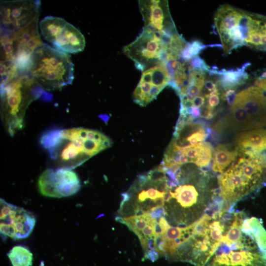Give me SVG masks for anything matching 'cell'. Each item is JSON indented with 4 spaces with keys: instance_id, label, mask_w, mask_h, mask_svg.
Listing matches in <instances>:
<instances>
[{
    "instance_id": "cell-1",
    "label": "cell",
    "mask_w": 266,
    "mask_h": 266,
    "mask_svg": "<svg viewBox=\"0 0 266 266\" xmlns=\"http://www.w3.org/2000/svg\"><path fill=\"white\" fill-rule=\"evenodd\" d=\"M233 210L224 218L219 245L204 266H266V231L262 221Z\"/></svg>"
},
{
    "instance_id": "cell-2",
    "label": "cell",
    "mask_w": 266,
    "mask_h": 266,
    "mask_svg": "<svg viewBox=\"0 0 266 266\" xmlns=\"http://www.w3.org/2000/svg\"><path fill=\"white\" fill-rule=\"evenodd\" d=\"M237 149L235 161L218 177V193L224 206L229 209L266 184V156L264 152Z\"/></svg>"
},
{
    "instance_id": "cell-3",
    "label": "cell",
    "mask_w": 266,
    "mask_h": 266,
    "mask_svg": "<svg viewBox=\"0 0 266 266\" xmlns=\"http://www.w3.org/2000/svg\"><path fill=\"white\" fill-rule=\"evenodd\" d=\"M96 132L82 128L53 129L43 134L40 142L58 168L72 169L104 149L96 139Z\"/></svg>"
},
{
    "instance_id": "cell-4",
    "label": "cell",
    "mask_w": 266,
    "mask_h": 266,
    "mask_svg": "<svg viewBox=\"0 0 266 266\" xmlns=\"http://www.w3.org/2000/svg\"><path fill=\"white\" fill-rule=\"evenodd\" d=\"M262 15L228 4L221 5L214 18V30L218 34L226 54L243 46L250 47L261 39Z\"/></svg>"
},
{
    "instance_id": "cell-5",
    "label": "cell",
    "mask_w": 266,
    "mask_h": 266,
    "mask_svg": "<svg viewBox=\"0 0 266 266\" xmlns=\"http://www.w3.org/2000/svg\"><path fill=\"white\" fill-rule=\"evenodd\" d=\"M73 66L67 54L44 44L33 53L30 72L41 89L57 91L72 83Z\"/></svg>"
},
{
    "instance_id": "cell-6",
    "label": "cell",
    "mask_w": 266,
    "mask_h": 266,
    "mask_svg": "<svg viewBox=\"0 0 266 266\" xmlns=\"http://www.w3.org/2000/svg\"><path fill=\"white\" fill-rule=\"evenodd\" d=\"M22 74L0 85L2 119L11 135L22 128L26 108L41 95V91H34L37 84L31 73Z\"/></svg>"
},
{
    "instance_id": "cell-7",
    "label": "cell",
    "mask_w": 266,
    "mask_h": 266,
    "mask_svg": "<svg viewBox=\"0 0 266 266\" xmlns=\"http://www.w3.org/2000/svg\"><path fill=\"white\" fill-rule=\"evenodd\" d=\"M229 129L247 131L266 128V94L260 88L253 86L236 95L226 117Z\"/></svg>"
},
{
    "instance_id": "cell-8",
    "label": "cell",
    "mask_w": 266,
    "mask_h": 266,
    "mask_svg": "<svg viewBox=\"0 0 266 266\" xmlns=\"http://www.w3.org/2000/svg\"><path fill=\"white\" fill-rule=\"evenodd\" d=\"M39 26L43 37L57 49L66 53H76L84 50V35L64 19L46 16L40 21Z\"/></svg>"
},
{
    "instance_id": "cell-9",
    "label": "cell",
    "mask_w": 266,
    "mask_h": 266,
    "mask_svg": "<svg viewBox=\"0 0 266 266\" xmlns=\"http://www.w3.org/2000/svg\"><path fill=\"white\" fill-rule=\"evenodd\" d=\"M35 224L33 215L24 208L0 200V233L2 237L14 240L27 238Z\"/></svg>"
},
{
    "instance_id": "cell-10",
    "label": "cell",
    "mask_w": 266,
    "mask_h": 266,
    "mask_svg": "<svg viewBox=\"0 0 266 266\" xmlns=\"http://www.w3.org/2000/svg\"><path fill=\"white\" fill-rule=\"evenodd\" d=\"M37 185L43 196L58 198L73 195L81 187L76 173L72 169L62 168L46 169L39 176Z\"/></svg>"
},
{
    "instance_id": "cell-11",
    "label": "cell",
    "mask_w": 266,
    "mask_h": 266,
    "mask_svg": "<svg viewBox=\"0 0 266 266\" xmlns=\"http://www.w3.org/2000/svg\"><path fill=\"white\" fill-rule=\"evenodd\" d=\"M40 1L10 0L0 2L1 31L15 32L39 17Z\"/></svg>"
},
{
    "instance_id": "cell-12",
    "label": "cell",
    "mask_w": 266,
    "mask_h": 266,
    "mask_svg": "<svg viewBox=\"0 0 266 266\" xmlns=\"http://www.w3.org/2000/svg\"><path fill=\"white\" fill-rule=\"evenodd\" d=\"M153 32L143 29L139 36L124 49L127 56L145 67L149 65L160 64L159 55L164 49L161 39L155 37Z\"/></svg>"
},
{
    "instance_id": "cell-13",
    "label": "cell",
    "mask_w": 266,
    "mask_h": 266,
    "mask_svg": "<svg viewBox=\"0 0 266 266\" xmlns=\"http://www.w3.org/2000/svg\"><path fill=\"white\" fill-rule=\"evenodd\" d=\"M251 65L246 63L240 68L236 69H221L218 70L216 66L210 68L208 73L210 76H217L216 84L224 90L234 89L244 84L248 78V74L245 69Z\"/></svg>"
},
{
    "instance_id": "cell-14",
    "label": "cell",
    "mask_w": 266,
    "mask_h": 266,
    "mask_svg": "<svg viewBox=\"0 0 266 266\" xmlns=\"http://www.w3.org/2000/svg\"><path fill=\"white\" fill-rule=\"evenodd\" d=\"M236 148L241 151L263 152L266 150V128L238 133L235 138Z\"/></svg>"
},
{
    "instance_id": "cell-15",
    "label": "cell",
    "mask_w": 266,
    "mask_h": 266,
    "mask_svg": "<svg viewBox=\"0 0 266 266\" xmlns=\"http://www.w3.org/2000/svg\"><path fill=\"white\" fill-rule=\"evenodd\" d=\"M182 153L190 159L191 163L201 168L207 167L210 164L212 154V147L207 142H201L181 148Z\"/></svg>"
},
{
    "instance_id": "cell-16",
    "label": "cell",
    "mask_w": 266,
    "mask_h": 266,
    "mask_svg": "<svg viewBox=\"0 0 266 266\" xmlns=\"http://www.w3.org/2000/svg\"><path fill=\"white\" fill-rule=\"evenodd\" d=\"M237 155V149L232 150L228 145L219 144L213 155L212 169L215 172H224L235 161Z\"/></svg>"
},
{
    "instance_id": "cell-17",
    "label": "cell",
    "mask_w": 266,
    "mask_h": 266,
    "mask_svg": "<svg viewBox=\"0 0 266 266\" xmlns=\"http://www.w3.org/2000/svg\"><path fill=\"white\" fill-rule=\"evenodd\" d=\"M1 61H14L17 52L14 32L1 31Z\"/></svg>"
},
{
    "instance_id": "cell-18",
    "label": "cell",
    "mask_w": 266,
    "mask_h": 266,
    "mask_svg": "<svg viewBox=\"0 0 266 266\" xmlns=\"http://www.w3.org/2000/svg\"><path fill=\"white\" fill-rule=\"evenodd\" d=\"M7 255L12 266H31L33 264V254L23 245L14 246Z\"/></svg>"
},
{
    "instance_id": "cell-19",
    "label": "cell",
    "mask_w": 266,
    "mask_h": 266,
    "mask_svg": "<svg viewBox=\"0 0 266 266\" xmlns=\"http://www.w3.org/2000/svg\"><path fill=\"white\" fill-rule=\"evenodd\" d=\"M207 47H209L208 45H204L198 40H194L191 42H187L186 46L181 53V57L186 61H190Z\"/></svg>"
},
{
    "instance_id": "cell-20",
    "label": "cell",
    "mask_w": 266,
    "mask_h": 266,
    "mask_svg": "<svg viewBox=\"0 0 266 266\" xmlns=\"http://www.w3.org/2000/svg\"><path fill=\"white\" fill-rule=\"evenodd\" d=\"M189 64L194 70L205 73L206 72H209L210 69V67L199 55L193 57L189 61Z\"/></svg>"
},
{
    "instance_id": "cell-21",
    "label": "cell",
    "mask_w": 266,
    "mask_h": 266,
    "mask_svg": "<svg viewBox=\"0 0 266 266\" xmlns=\"http://www.w3.org/2000/svg\"><path fill=\"white\" fill-rule=\"evenodd\" d=\"M220 93L218 88L205 94L204 96L207 99V103L206 105L210 109L213 110L220 102Z\"/></svg>"
},
{
    "instance_id": "cell-22",
    "label": "cell",
    "mask_w": 266,
    "mask_h": 266,
    "mask_svg": "<svg viewBox=\"0 0 266 266\" xmlns=\"http://www.w3.org/2000/svg\"><path fill=\"white\" fill-rule=\"evenodd\" d=\"M149 181L152 182H158L166 180V174L158 167L148 172Z\"/></svg>"
},
{
    "instance_id": "cell-23",
    "label": "cell",
    "mask_w": 266,
    "mask_h": 266,
    "mask_svg": "<svg viewBox=\"0 0 266 266\" xmlns=\"http://www.w3.org/2000/svg\"><path fill=\"white\" fill-rule=\"evenodd\" d=\"M146 213L152 219L158 221L159 219L166 214V210L164 206H157L153 207L147 211Z\"/></svg>"
},
{
    "instance_id": "cell-24",
    "label": "cell",
    "mask_w": 266,
    "mask_h": 266,
    "mask_svg": "<svg viewBox=\"0 0 266 266\" xmlns=\"http://www.w3.org/2000/svg\"><path fill=\"white\" fill-rule=\"evenodd\" d=\"M236 98L235 89H232L227 90L222 96V99L227 100L228 104L232 106Z\"/></svg>"
},
{
    "instance_id": "cell-25",
    "label": "cell",
    "mask_w": 266,
    "mask_h": 266,
    "mask_svg": "<svg viewBox=\"0 0 266 266\" xmlns=\"http://www.w3.org/2000/svg\"><path fill=\"white\" fill-rule=\"evenodd\" d=\"M164 87L153 85L152 86L148 97V102L152 101L156 98L157 95L162 91Z\"/></svg>"
},
{
    "instance_id": "cell-26",
    "label": "cell",
    "mask_w": 266,
    "mask_h": 266,
    "mask_svg": "<svg viewBox=\"0 0 266 266\" xmlns=\"http://www.w3.org/2000/svg\"><path fill=\"white\" fill-rule=\"evenodd\" d=\"M144 236L147 238L153 237L154 236L153 226L148 225L141 232L138 238Z\"/></svg>"
},
{
    "instance_id": "cell-27",
    "label": "cell",
    "mask_w": 266,
    "mask_h": 266,
    "mask_svg": "<svg viewBox=\"0 0 266 266\" xmlns=\"http://www.w3.org/2000/svg\"><path fill=\"white\" fill-rule=\"evenodd\" d=\"M159 255L156 251L150 250L144 253V258L152 262L156 261L159 258Z\"/></svg>"
},
{
    "instance_id": "cell-28",
    "label": "cell",
    "mask_w": 266,
    "mask_h": 266,
    "mask_svg": "<svg viewBox=\"0 0 266 266\" xmlns=\"http://www.w3.org/2000/svg\"><path fill=\"white\" fill-rule=\"evenodd\" d=\"M205 97L202 95H199L195 97L192 100L193 106L200 108L204 105L205 102Z\"/></svg>"
},
{
    "instance_id": "cell-29",
    "label": "cell",
    "mask_w": 266,
    "mask_h": 266,
    "mask_svg": "<svg viewBox=\"0 0 266 266\" xmlns=\"http://www.w3.org/2000/svg\"><path fill=\"white\" fill-rule=\"evenodd\" d=\"M204 88L209 93L213 91L217 88V84L216 83H214L212 80H207L205 81L204 83Z\"/></svg>"
},
{
    "instance_id": "cell-30",
    "label": "cell",
    "mask_w": 266,
    "mask_h": 266,
    "mask_svg": "<svg viewBox=\"0 0 266 266\" xmlns=\"http://www.w3.org/2000/svg\"><path fill=\"white\" fill-rule=\"evenodd\" d=\"M188 112L193 117L194 119L198 118L201 116V109L195 106L187 109Z\"/></svg>"
},
{
    "instance_id": "cell-31",
    "label": "cell",
    "mask_w": 266,
    "mask_h": 266,
    "mask_svg": "<svg viewBox=\"0 0 266 266\" xmlns=\"http://www.w3.org/2000/svg\"><path fill=\"white\" fill-rule=\"evenodd\" d=\"M255 86L262 89L266 94V78H257L254 82Z\"/></svg>"
},
{
    "instance_id": "cell-32",
    "label": "cell",
    "mask_w": 266,
    "mask_h": 266,
    "mask_svg": "<svg viewBox=\"0 0 266 266\" xmlns=\"http://www.w3.org/2000/svg\"><path fill=\"white\" fill-rule=\"evenodd\" d=\"M121 196L122 197V199L120 203L119 208H121L124 204V203L128 201L131 198V196L127 192L122 193Z\"/></svg>"
},
{
    "instance_id": "cell-33",
    "label": "cell",
    "mask_w": 266,
    "mask_h": 266,
    "mask_svg": "<svg viewBox=\"0 0 266 266\" xmlns=\"http://www.w3.org/2000/svg\"><path fill=\"white\" fill-rule=\"evenodd\" d=\"M191 163L190 159L187 157L186 155L182 153L179 158V164L182 165L187 163Z\"/></svg>"
},
{
    "instance_id": "cell-34",
    "label": "cell",
    "mask_w": 266,
    "mask_h": 266,
    "mask_svg": "<svg viewBox=\"0 0 266 266\" xmlns=\"http://www.w3.org/2000/svg\"><path fill=\"white\" fill-rule=\"evenodd\" d=\"M180 104H181L183 106V107L186 109H189L193 106L192 100H190L184 102H180Z\"/></svg>"
},
{
    "instance_id": "cell-35",
    "label": "cell",
    "mask_w": 266,
    "mask_h": 266,
    "mask_svg": "<svg viewBox=\"0 0 266 266\" xmlns=\"http://www.w3.org/2000/svg\"><path fill=\"white\" fill-rule=\"evenodd\" d=\"M99 117L101 119H102L105 123H106L108 121V119H109V117L106 114L101 115L99 116Z\"/></svg>"
},
{
    "instance_id": "cell-36",
    "label": "cell",
    "mask_w": 266,
    "mask_h": 266,
    "mask_svg": "<svg viewBox=\"0 0 266 266\" xmlns=\"http://www.w3.org/2000/svg\"><path fill=\"white\" fill-rule=\"evenodd\" d=\"M259 78L264 79L266 78V71L263 72L261 75L259 76Z\"/></svg>"
},
{
    "instance_id": "cell-37",
    "label": "cell",
    "mask_w": 266,
    "mask_h": 266,
    "mask_svg": "<svg viewBox=\"0 0 266 266\" xmlns=\"http://www.w3.org/2000/svg\"><path fill=\"white\" fill-rule=\"evenodd\" d=\"M264 153H265V155L266 156V150L265 151H264Z\"/></svg>"
}]
</instances>
